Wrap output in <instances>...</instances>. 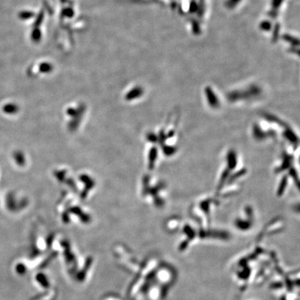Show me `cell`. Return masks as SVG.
<instances>
[{
  "instance_id": "6da1fadb",
  "label": "cell",
  "mask_w": 300,
  "mask_h": 300,
  "mask_svg": "<svg viewBox=\"0 0 300 300\" xmlns=\"http://www.w3.org/2000/svg\"><path fill=\"white\" fill-rule=\"evenodd\" d=\"M227 167L228 170H234L237 165V154L234 151H230L227 155Z\"/></svg>"
},
{
  "instance_id": "7a4b0ae2",
  "label": "cell",
  "mask_w": 300,
  "mask_h": 300,
  "mask_svg": "<svg viewBox=\"0 0 300 300\" xmlns=\"http://www.w3.org/2000/svg\"><path fill=\"white\" fill-rule=\"evenodd\" d=\"M288 184V178L286 176H284V178L283 179L281 182H280L278 190H277V195H281L283 193H284V191L285 190V188H286Z\"/></svg>"
}]
</instances>
